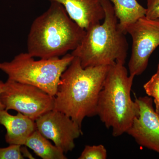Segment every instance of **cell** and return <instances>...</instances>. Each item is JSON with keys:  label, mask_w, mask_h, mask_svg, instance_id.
Segmentation results:
<instances>
[{"label": "cell", "mask_w": 159, "mask_h": 159, "mask_svg": "<svg viewBox=\"0 0 159 159\" xmlns=\"http://www.w3.org/2000/svg\"><path fill=\"white\" fill-rule=\"evenodd\" d=\"M48 1L61 4L69 16L85 30L101 23L105 17L102 0Z\"/></svg>", "instance_id": "30bf717a"}, {"label": "cell", "mask_w": 159, "mask_h": 159, "mask_svg": "<svg viewBox=\"0 0 159 159\" xmlns=\"http://www.w3.org/2000/svg\"><path fill=\"white\" fill-rule=\"evenodd\" d=\"M156 74H157V76H158L159 77V63L158 64V65L157 69V73H156Z\"/></svg>", "instance_id": "d6986e66"}, {"label": "cell", "mask_w": 159, "mask_h": 159, "mask_svg": "<svg viewBox=\"0 0 159 159\" xmlns=\"http://www.w3.org/2000/svg\"><path fill=\"white\" fill-rule=\"evenodd\" d=\"M51 3L48 10L34 20L28 34L27 52L34 57L64 56L77 48L85 34L61 4Z\"/></svg>", "instance_id": "7a4b0ae2"}, {"label": "cell", "mask_w": 159, "mask_h": 159, "mask_svg": "<svg viewBox=\"0 0 159 159\" xmlns=\"http://www.w3.org/2000/svg\"><path fill=\"white\" fill-rule=\"evenodd\" d=\"M37 129L50 139L64 153L75 148V139L82 134L81 128L70 117L61 112L52 110L35 121Z\"/></svg>", "instance_id": "ba28073f"}, {"label": "cell", "mask_w": 159, "mask_h": 159, "mask_svg": "<svg viewBox=\"0 0 159 159\" xmlns=\"http://www.w3.org/2000/svg\"><path fill=\"white\" fill-rule=\"evenodd\" d=\"M134 78L124 64L116 62L109 66L99 93L97 115L114 137L126 133L139 116V104L131 97Z\"/></svg>", "instance_id": "277c9868"}, {"label": "cell", "mask_w": 159, "mask_h": 159, "mask_svg": "<svg viewBox=\"0 0 159 159\" xmlns=\"http://www.w3.org/2000/svg\"><path fill=\"white\" fill-rule=\"evenodd\" d=\"M28 52L17 54L10 61L0 62V70L8 79L34 86L51 96L56 93L60 77L74 58L71 54L62 57L35 60Z\"/></svg>", "instance_id": "5b68a950"}, {"label": "cell", "mask_w": 159, "mask_h": 159, "mask_svg": "<svg viewBox=\"0 0 159 159\" xmlns=\"http://www.w3.org/2000/svg\"><path fill=\"white\" fill-rule=\"evenodd\" d=\"M25 146L43 159H66L64 152L52 145L37 129L27 139Z\"/></svg>", "instance_id": "4fadbf2b"}, {"label": "cell", "mask_w": 159, "mask_h": 159, "mask_svg": "<svg viewBox=\"0 0 159 159\" xmlns=\"http://www.w3.org/2000/svg\"><path fill=\"white\" fill-rule=\"evenodd\" d=\"M107 151L102 145H86L78 159H106Z\"/></svg>", "instance_id": "5bb4252c"}, {"label": "cell", "mask_w": 159, "mask_h": 159, "mask_svg": "<svg viewBox=\"0 0 159 159\" xmlns=\"http://www.w3.org/2000/svg\"><path fill=\"white\" fill-rule=\"evenodd\" d=\"M143 87L148 96L154 98L155 111L159 115V77L156 74H154Z\"/></svg>", "instance_id": "9a60e30c"}, {"label": "cell", "mask_w": 159, "mask_h": 159, "mask_svg": "<svg viewBox=\"0 0 159 159\" xmlns=\"http://www.w3.org/2000/svg\"><path fill=\"white\" fill-rule=\"evenodd\" d=\"M105 17L101 23L86 30L83 38L71 54L79 59L82 67L125 64L128 43L125 34L119 28L112 4L102 0Z\"/></svg>", "instance_id": "3957f363"}, {"label": "cell", "mask_w": 159, "mask_h": 159, "mask_svg": "<svg viewBox=\"0 0 159 159\" xmlns=\"http://www.w3.org/2000/svg\"><path fill=\"white\" fill-rule=\"evenodd\" d=\"M4 86H5V83L0 80V97H1V94L4 90ZM4 109H5V106L1 101V98H0V110Z\"/></svg>", "instance_id": "ac0fdd59"}, {"label": "cell", "mask_w": 159, "mask_h": 159, "mask_svg": "<svg viewBox=\"0 0 159 159\" xmlns=\"http://www.w3.org/2000/svg\"><path fill=\"white\" fill-rule=\"evenodd\" d=\"M109 66L83 68L74 57L60 77L54 110L63 113L81 128L84 118L97 116L98 97Z\"/></svg>", "instance_id": "6da1fadb"}, {"label": "cell", "mask_w": 159, "mask_h": 159, "mask_svg": "<svg viewBox=\"0 0 159 159\" xmlns=\"http://www.w3.org/2000/svg\"><path fill=\"white\" fill-rule=\"evenodd\" d=\"M0 125L6 129L5 139L9 145H25L27 139L37 129L34 120L20 112L12 116L6 109L0 110Z\"/></svg>", "instance_id": "8fae6325"}, {"label": "cell", "mask_w": 159, "mask_h": 159, "mask_svg": "<svg viewBox=\"0 0 159 159\" xmlns=\"http://www.w3.org/2000/svg\"><path fill=\"white\" fill-rule=\"evenodd\" d=\"M0 98L6 110H14L34 121L54 108V96L34 86L9 79Z\"/></svg>", "instance_id": "8992f818"}, {"label": "cell", "mask_w": 159, "mask_h": 159, "mask_svg": "<svg viewBox=\"0 0 159 159\" xmlns=\"http://www.w3.org/2000/svg\"><path fill=\"white\" fill-rule=\"evenodd\" d=\"M113 6L120 29L126 34V29L140 18L145 16L146 9L137 0H109Z\"/></svg>", "instance_id": "7c38bea8"}, {"label": "cell", "mask_w": 159, "mask_h": 159, "mask_svg": "<svg viewBox=\"0 0 159 159\" xmlns=\"http://www.w3.org/2000/svg\"><path fill=\"white\" fill-rule=\"evenodd\" d=\"M126 33L132 39L129 70V75L135 77L145 70L151 55L159 46V19L140 18L129 26Z\"/></svg>", "instance_id": "52a82bcc"}, {"label": "cell", "mask_w": 159, "mask_h": 159, "mask_svg": "<svg viewBox=\"0 0 159 159\" xmlns=\"http://www.w3.org/2000/svg\"><path fill=\"white\" fill-rule=\"evenodd\" d=\"M145 16L150 19H159V0H147Z\"/></svg>", "instance_id": "e0dca14e"}, {"label": "cell", "mask_w": 159, "mask_h": 159, "mask_svg": "<svg viewBox=\"0 0 159 159\" xmlns=\"http://www.w3.org/2000/svg\"><path fill=\"white\" fill-rule=\"evenodd\" d=\"M22 145H10L6 148H0V159H24Z\"/></svg>", "instance_id": "2e32d148"}, {"label": "cell", "mask_w": 159, "mask_h": 159, "mask_svg": "<svg viewBox=\"0 0 159 159\" xmlns=\"http://www.w3.org/2000/svg\"><path fill=\"white\" fill-rule=\"evenodd\" d=\"M135 100L140 112L126 133L139 145L159 153V115L154 108L152 98L135 96Z\"/></svg>", "instance_id": "9c48e42d"}]
</instances>
